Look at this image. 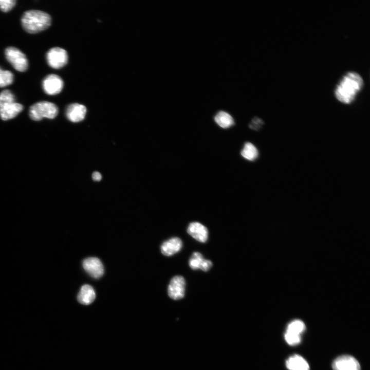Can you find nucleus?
<instances>
[{
  "instance_id": "1",
  "label": "nucleus",
  "mask_w": 370,
  "mask_h": 370,
  "mask_svg": "<svg viewBox=\"0 0 370 370\" xmlns=\"http://www.w3.org/2000/svg\"><path fill=\"white\" fill-rule=\"evenodd\" d=\"M363 80L357 72L349 71L341 79L335 90L336 98L341 102L351 103L363 85Z\"/></svg>"
},
{
  "instance_id": "2",
  "label": "nucleus",
  "mask_w": 370,
  "mask_h": 370,
  "mask_svg": "<svg viewBox=\"0 0 370 370\" xmlns=\"http://www.w3.org/2000/svg\"><path fill=\"white\" fill-rule=\"evenodd\" d=\"M51 23L50 15L38 10L26 11L21 18L23 29L29 33H36L45 30L50 26Z\"/></svg>"
},
{
  "instance_id": "3",
  "label": "nucleus",
  "mask_w": 370,
  "mask_h": 370,
  "mask_svg": "<svg viewBox=\"0 0 370 370\" xmlns=\"http://www.w3.org/2000/svg\"><path fill=\"white\" fill-rule=\"evenodd\" d=\"M23 106L15 101L13 94L9 89L0 92V118L6 121L15 118L23 109Z\"/></svg>"
},
{
  "instance_id": "4",
  "label": "nucleus",
  "mask_w": 370,
  "mask_h": 370,
  "mask_svg": "<svg viewBox=\"0 0 370 370\" xmlns=\"http://www.w3.org/2000/svg\"><path fill=\"white\" fill-rule=\"evenodd\" d=\"M58 114L57 106L53 103L45 101L33 104L29 110V117L34 121H40L43 118L54 119Z\"/></svg>"
},
{
  "instance_id": "5",
  "label": "nucleus",
  "mask_w": 370,
  "mask_h": 370,
  "mask_svg": "<svg viewBox=\"0 0 370 370\" xmlns=\"http://www.w3.org/2000/svg\"><path fill=\"white\" fill-rule=\"evenodd\" d=\"M5 55L7 61L15 70L24 72L28 69V62L27 57L18 48L12 46L8 47L5 49Z\"/></svg>"
},
{
  "instance_id": "6",
  "label": "nucleus",
  "mask_w": 370,
  "mask_h": 370,
  "mask_svg": "<svg viewBox=\"0 0 370 370\" xmlns=\"http://www.w3.org/2000/svg\"><path fill=\"white\" fill-rule=\"evenodd\" d=\"M46 60L48 65L54 69L64 67L68 62L67 51L60 47H53L46 53Z\"/></svg>"
},
{
  "instance_id": "7",
  "label": "nucleus",
  "mask_w": 370,
  "mask_h": 370,
  "mask_svg": "<svg viewBox=\"0 0 370 370\" xmlns=\"http://www.w3.org/2000/svg\"><path fill=\"white\" fill-rule=\"evenodd\" d=\"M64 85L63 81L59 76L55 74L47 75L42 81V87L44 92L49 95L59 94Z\"/></svg>"
},
{
  "instance_id": "8",
  "label": "nucleus",
  "mask_w": 370,
  "mask_h": 370,
  "mask_svg": "<svg viewBox=\"0 0 370 370\" xmlns=\"http://www.w3.org/2000/svg\"><path fill=\"white\" fill-rule=\"evenodd\" d=\"M186 281L181 275H176L170 281L168 293L171 299L178 300L183 298L185 293Z\"/></svg>"
},
{
  "instance_id": "9",
  "label": "nucleus",
  "mask_w": 370,
  "mask_h": 370,
  "mask_svg": "<svg viewBox=\"0 0 370 370\" xmlns=\"http://www.w3.org/2000/svg\"><path fill=\"white\" fill-rule=\"evenodd\" d=\"M334 370H361L358 360L350 355H342L337 357L332 362Z\"/></svg>"
},
{
  "instance_id": "10",
  "label": "nucleus",
  "mask_w": 370,
  "mask_h": 370,
  "mask_svg": "<svg viewBox=\"0 0 370 370\" xmlns=\"http://www.w3.org/2000/svg\"><path fill=\"white\" fill-rule=\"evenodd\" d=\"M85 270L91 276L99 278L104 272L103 266L99 259L97 257H88L83 262Z\"/></svg>"
},
{
  "instance_id": "11",
  "label": "nucleus",
  "mask_w": 370,
  "mask_h": 370,
  "mask_svg": "<svg viewBox=\"0 0 370 370\" xmlns=\"http://www.w3.org/2000/svg\"><path fill=\"white\" fill-rule=\"evenodd\" d=\"M187 232L195 239L200 243H205L208 238L207 228L199 222L191 223L188 227Z\"/></svg>"
},
{
  "instance_id": "12",
  "label": "nucleus",
  "mask_w": 370,
  "mask_h": 370,
  "mask_svg": "<svg viewBox=\"0 0 370 370\" xmlns=\"http://www.w3.org/2000/svg\"><path fill=\"white\" fill-rule=\"evenodd\" d=\"M86 113V108L84 105L79 103H73L67 107L66 116L70 121L78 122L84 119Z\"/></svg>"
},
{
  "instance_id": "13",
  "label": "nucleus",
  "mask_w": 370,
  "mask_h": 370,
  "mask_svg": "<svg viewBox=\"0 0 370 370\" xmlns=\"http://www.w3.org/2000/svg\"><path fill=\"white\" fill-rule=\"evenodd\" d=\"M189 265L193 270L200 269L207 272L212 266V263L209 260L205 259L200 253L194 252L189 260Z\"/></svg>"
},
{
  "instance_id": "14",
  "label": "nucleus",
  "mask_w": 370,
  "mask_h": 370,
  "mask_svg": "<svg viewBox=\"0 0 370 370\" xmlns=\"http://www.w3.org/2000/svg\"><path fill=\"white\" fill-rule=\"evenodd\" d=\"M182 246V242L181 239L174 237L163 243L161 246V251L165 256H171L179 252Z\"/></svg>"
},
{
  "instance_id": "15",
  "label": "nucleus",
  "mask_w": 370,
  "mask_h": 370,
  "mask_svg": "<svg viewBox=\"0 0 370 370\" xmlns=\"http://www.w3.org/2000/svg\"><path fill=\"white\" fill-rule=\"evenodd\" d=\"M286 366L289 370H309V366L301 356L295 354L290 356L286 361Z\"/></svg>"
},
{
  "instance_id": "16",
  "label": "nucleus",
  "mask_w": 370,
  "mask_h": 370,
  "mask_svg": "<svg viewBox=\"0 0 370 370\" xmlns=\"http://www.w3.org/2000/svg\"><path fill=\"white\" fill-rule=\"evenodd\" d=\"M96 294L93 288L89 285H84L81 288L77 297L79 302L83 305H88L95 300Z\"/></svg>"
},
{
  "instance_id": "17",
  "label": "nucleus",
  "mask_w": 370,
  "mask_h": 370,
  "mask_svg": "<svg viewBox=\"0 0 370 370\" xmlns=\"http://www.w3.org/2000/svg\"><path fill=\"white\" fill-rule=\"evenodd\" d=\"M215 122L221 127L227 128L234 124L232 117L225 111L218 112L214 117Z\"/></svg>"
},
{
  "instance_id": "18",
  "label": "nucleus",
  "mask_w": 370,
  "mask_h": 370,
  "mask_svg": "<svg viewBox=\"0 0 370 370\" xmlns=\"http://www.w3.org/2000/svg\"><path fill=\"white\" fill-rule=\"evenodd\" d=\"M241 155L244 158L253 161L258 157V152L252 143L246 142L241 151Z\"/></svg>"
},
{
  "instance_id": "19",
  "label": "nucleus",
  "mask_w": 370,
  "mask_h": 370,
  "mask_svg": "<svg viewBox=\"0 0 370 370\" xmlns=\"http://www.w3.org/2000/svg\"><path fill=\"white\" fill-rule=\"evenodd\" d=\"M305 328V323L302 321L295 320L288 324L286 331L301 336Z\"/></svg>"
},
{
  "instance_id": "20",
  "label": "nucleus",
  "mask_w": 370,
  "mask_h": 370,
  "mask_svg": "<svg viewBox=\"0 0 370 370\" xmlns=\"http://www.w3.org/2000/svg\"><path fill=\"white\" fill-rule=\"evenodd\" d=\"M14 76L9 70H3L0 67V87H4L13 83Z\"/></svg>"
},
{
  "instance_id": "21",
  "label": "nucleus",
  "mask_w": 370,
  "mask_h": 370,
  "mask_svg": "<svg viewBox=\"0 0 370 370\" xmlns=\"http://www.w3.org/2000/svg\"><path fill=\"white\" fill-rule=\"evenodd\" d=\"M285 340L290 345H296L299 344L301 341L300 335L294 334L286 331L284 334Z\"/></svg>"
},
{
  "instance_id": "22",
  "label": "nucleus",
  "mask_w": 370,
  "mask_h": 370,
  "mask_svg": "<svg viewBox=\"0 0 370 370\" xmlns=\"http://www.w3.org/2000/svg\"><path fill=\"white\" fill-rule=\"evenodd\" d=\"M15 0H0V10L4 12L10 11L15 5Z\"/></svg>"
},
{
  "instance_id": "23",
  "label": "nucleus",
  "mask_w": 370,
  "mask_h": 370,
  "mask_svg": "<svg viewBox=\"0 0 370 370\" xmlns=\"http://www.w3.org/2000/svg\"><path fill=\"white\" fill-rule=\"evenodd\" d=\"M263 121L258 118H254L249 125V127L253 130H257L263 125Z\"/></svg>"
},
{
  "instance_id": "24",
  "label": "nucleus",
  "mask_w": 370,
  "mask_h": 370,
  "mask_svg": "<svg viewBox=\"0 0 370 370\" xmlns=\"http://www.w3.org/2000/svg\"><path fill=\"white\" fill-rule=\"evenodd\" d=\"M92 177L95 181H100L101 179L102 176L99 172H95L92 175Z\"/></svg>"
}]
</instances>
